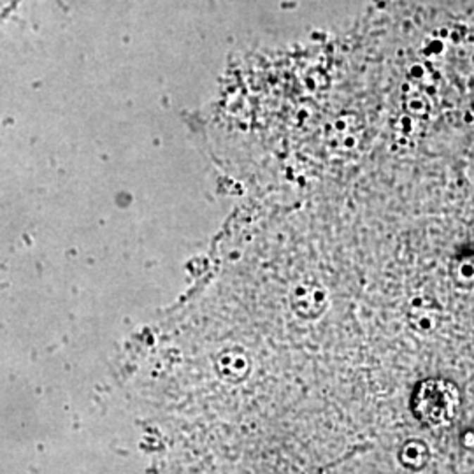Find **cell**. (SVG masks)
Wrapping results in <instances>:
<instances>
[{"label": "cell", "instance_id": "obj_1", "mask_svg": "<svg viewBox=\"0 0 474 474\" xmlns=\"http://www.w3.org/2000/svg\"><path fill=\"white\" fill-rule=\"evenodd\" d=\"M411 408L416 418L427 427H448L455 422L461 409V390L454 381L429 378L415 388Z\"/></svg>", "mask_w": 474, "mask_h": 474}, {"label": "cell", "instance_id": "obj_2", "mask_svg": "<svg viewBox=\"0 0 474 474\" xmlns=\"http://www.w3.org/2000/svg\"><path fill=\"white\" fill-rule=\"evenodd\" d=\"M430 461V448L422 439H408L399 450V462L409 471H422Z\"/></svg>", "mask_w": 474, "mask_h": 474}, {"label": "cell", "instance_id": "obj_3", "mask_svg": "<svg viewBox=\"0 0 474 474\" xmlns=\"http://www.w3.org/2000/svg\"><path fill=\"white\" fill-rule=\"evenodd\" d=\"M455 281L464 287H473L474 285V256L469 258H462L457 263V270H455Z\"/></svg>", "mask_w": 474, "mask_h": 474}]
</instances>
